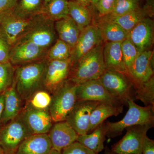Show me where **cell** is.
Returning a JSON list of instances; mask_svg holds the SVG:
<instances>
[{
  "label": "cell",
  "mask_w": 154,
  "mask_h": 154,
  "mask_svg": "<svg viewBox=\"0 0 154 154\" xmlns=\"http://www.w3.org/2000/svg\"><path fill=\"white\" fill-rule=\"evenodd\" d=\"M105 149V152H104V154H119L113 152H112L111 150H110V149L108 148L107 147H106V148Z\"/></svg>",
  "instance_id": "43"
},
{
  "label": "cell",
  "mask_w": 154,
  "mask_h": 154,
  "mask_svg": "<svg viewBox=\"0 0 154 154\" xmlns=\"http://www.w3.org/2000/svg\"><path fill=\"white\" fill-rule=\"evenodd\" d=\"M52 100V94L45 90L36 91L31 96L25 104L35 109L48 110Z\"/></svg>",
  "instance_id": "31"
},
{
  "label": "cell",
  "mask_w": 154,
  "mask_h": 154,
  "mask_svg": "<svg viewBox=\"0 0 154 154\" xmlns=\"http://www.w3.org/2000/svg\"><path fill=\"white\" fill-rule=\"evenodd\" d=\"M123 106H116L100 103L91 113L88 134L93 131L97 127L110 116H117L122 113Z\"/></svg>",
  "instance_id": "25"
},
{
  "label": "cell",
  "mask_w": 154,
  "mask_h": 154,
  "mask_svg": "<svg viewBox=\"0 0 154 154\" xmlns=\"http://www.w3.org/2000/svg\"><path fill=\"white\" fill-rule=\"evenodd\" d=\"M121 49L125 64L130 75L134 62L139 53L128 38L121 42Z\"/></svg>",
  "instance_id": "34"
},
{
  "label": "cell",
  "mask_w": 154,
  "mask_h": 154,
  "mask_svg": "<svg viewBox=\"0 0 154 154\" xmlns=\"http://www.w3.org/2000/svg\"><path fill=\"white\" fill-rule=\"evenodd\" d=\"M153 55L152 51H145L134 60L130 74L134 89L153 78Z\"/></svg>",
  "instance_id": "16"
},
{
  "label": "cell",
  "mask_w": 154,
  "mask_h": 154,
  "mask_svg": "<svg viewBox=\"0 0 154 154\" xmlns=\"http://www.w3.org/2000/svg\"><path fill=\"white\" fill-rule=\"evenodd\" d=\"M142 154H154V140L147 135L144 140Z\"/></svg>",
  "instance_id": "39"
},
{
  "label": "cell",
  "mask_w": 154,
  "mask_h": 154,
  "mask_svg": "<svg viewBox=\"0 0 154 154\" xmlns=\"http://www.w3.org/2000/svg\"><path fill=\"white\" fill-rule=\"evenodd\" d=\"M107 128L106 122L100 124L90 133L79 135L77 141L90 149L96 154L105 149Z\"/></svg>",
  "instance_id": "23"
},
{
  "label": "cell",
  "mask_w": 154,
  "mask_h": 154,
  "mask_svg": "<svg viewBox=\"0 0 154 154\" xmlns=\"http://www.w3.org/2000/svg\"><path fill=\"white\" fill-rule=\"evenodd\" d=\"M49 154H61V152L52 149Z\"/></svg>",
  "instance_id": "44"
},
{
  "label": "cell",
  "mask_w": 154,
  "mask_h": 154,
  "mask_svg": "<svg viewBox=\"0 0 154 154\" xmlns=\"http://www.w3.org/2000/svg\"><path fill=\"white\" fill-rule=\"evenodd\" d=\"M12 10L0 14V27L12 47L28 30L33 17L29 19L21 18Z\"/></svg>",
  "instance_id": "15"
},
{
  "label": "cell",
  "mask_w": 154,
  "mask_h": 154,
  "mask_svg": "<svg viewBox=\"0 0 154 154\" xmlns=\"http://www.w3.org/2000/svg\"><path fill=\"white\" fill-rule=\"evenodd\" d=\"M47 62L43 60L15 66L12 86L24 102L36 91L44 89Z\"/></svg>",
  "instance_id": "1"
},
{
  "label": "cell",
  "mask_w": 154,
  "mask_h": 154,
  "mask_svg": "<svg viewBox=\"0 0 154 154\" xmlns=\"http://www.w3.org/2000/svg\"><path fill=\"white\" fill-rule=\"evenodd\" d=\"M136 99L143 102L145 106L154 107V78L137 87L134 89Z\"/></svg>",
  "instance_id": "32"
},
{
  "label": "cell",
  "mask_w": 154,
  "mask_h": 154,
  "mask_svg": "<svg viewBox=\"0 0 154 154\" xmlns=\"http://www.w3.org/2000/svg\"><path fill=\"white\" fill-rule=\"evenodd\" d=\"M61 152V154H96L77 141L64 149Z\"/></svg>",
  "instance_id": "37"
},
{
  "label": "cell",
  "mask_w": 154,
  "mask_h": 154,
  "mask_svg": "<svg viewBox=\"0 0 154 154\" xmlns=\"http://www.w3.org/2000/svg\"><path fill=\"white\" fill-rule=\"evenodd\" d=\"M50 1L51 0H44L45 4H46V3L48 2H50Z\"/></svg>",
  "instance_id": "47"
},
{
  "label": "cell",
  "mask_w": 154,
  "mask_h": 154,
  "mask_svg": "<svg viewBox=\"0 0 154 154\" xmlns=\"http://www.w3.org/2000/svg\"><path fill=\"white\" fill-rule=\"evenodd\" d=\"M48 50L29 42H18L11 47L9 62L16 66L45 60Z\"/></svg>",
  "instance_id": "12"
},
{
  "label": "cell",
  "mask_w": 154,
  "mask_h": 154,
  "mask_svg": "<svg viewBox=\"0 0 154 154\" xmlns=\"http://www.w3.org/2000/svg\"><path fill=\"white\" fill-rule=\"evenodd\" d=\"M152 3L153 2L152 1H149L143 8H139L135 11L124 15L114 16L108 14L99 17V19L115 23L128 33L143 19L152 16L154 12Z\"/></svg>",
  "instance_id": "17"
},
{
  "label": "cell",
  "mask_w": 154,
  "mask_h": 154,
  "mask_svg": "<svg viewBox=\"0 0 154 154\" xmlns=\"http://www.w3.org/2000/svg\"><path fill=\"white\" fill-rule=\"evenodd\" d=\"M77 86L67 80L52 94L48 111L54 123L66 120L77 101Z\"/></svg>",
  "instance_id": "5"
},
{
  "label": "cell",
  "mask_w": 154,
  "mask_h": 154,
  "mask_svg": "<svg viewBox=\"0 0 154 154\" xmlns=\"http://www.w3.org/2000/svg\"><path fill=\"white\" fill-rule=\"evenodd\" d=\"M100 102L77 100L66 121L79 135L88 134L91 113Z\"/></svg>",
  "instance_id": "13"
},
{
  "label": "cell",
  "mask_w": 154,
  "mask_h": 154,
  "mask_svg": "<svg viewBox=\"0 0 154 154\" xmlns=\"http://www.w3.org/2000/svg\"><path fill=\"white\" fill-rule=\"evenodd\" d=\"M76 97L77 100L96 101L113 106H123L107 91L99 79L78 85Z\"/></svg>",
  "instance_id": "11"
},
{
  "label": "cell",
  "mask_w": 154,
  "mask_h": 154,
  "mask_svg": "<svg viewBox=\"0 0 154 154\" xmlns=\"http://www.w3.org/2000/svg\"><path fill=\"white\" fill-rule=\"evenodd\" d=\"M116 0H99L95 8L99 13V17H103L111 14Z\"/></svg>",
  "instance_id": "38"
},
{
  "label": "cell",
  "mask_w": 154,
  "mask_h": 154,
  "mask_svg": "<svg viewBox=\"0 0 154 154\" xmlns=\"http://www.w3.org/2000/svg\"><path fill=\"white\" fill-rule=\"evenodd\" d=\"M154 125H136L126 128V134L111 146L110 150L119 154H142L144 140Z\"/></svg>",
  "instance_id": "8"
},
{
  "label": "cell",
  "mask_w": 154,
  "mask_h": 154,
  "mask_svg": "<svg viewBox=\"0 0 154 154\" xmlns=\"http://www.w3.org/2000/svg\"><path fill=\"white\" fill-rule=\"evenodd\" d=\"M52 149L48 134H31L22 142L15 154H49Z\"/></svg>",
  "instance_id": "21"
},
{
  "label": "cell",
  "mask_w": 154,
  "mask_h": 154,
  "mask_svg": "<svg viewBox=\"0 0 154 154\" xmlns=\"http://www.w3.org/2000/svg\"><path fill=\"white\" fill-rule=\"evenodd\" d=\"M72 64L68 60L47 61L44 89L52 94L66 82Z\"/></svg>",
  "instance_id": "14"
},
{
  "label": "cell",
  "mask_w": 154,
  "mask_h": 154,
  "mask_svg": "<svg viewBox=\"0 0 154 154\" xmlns=\"http://www.w3.org/2000/svg\"><path fill=\"white\" fill-rule=\"evenodd\" d=\"M31 134L19 115L0 127V144L5 154H15L22 142Z\"/></svg>",
  "instance_id": "7"
},
{
  "label": "cell",
  "mask_w": 154,
  "mask_h": 154,
  "mask_svg": "<svg viewBox=\"0 0 154 154\" xmlns=\"http://www.w3.org/2000/svg\"><path fill=\"white\" fill-rule=\"evenodd\" d=\"M128 109L124 117L116 122L106 121L107 131L106 137L114 138L121 135L126 128L136 125H154V107H142L134 101L128 102Z\"/></svg>",
  "instance_id": "3"
},
{
  "label": "cell",
  "mask_w": 154,
  "mask_h": 154,
  "mask_svg": "<svg viewBox=\"0 0 154 154\" xmlns=\"http://www.w3.org/2000/svg\"><path fill=\"white\" fill-rule=\"evenodd\" d=\"M103 55L106 70L118 72L131 78L123 60L121 42H105Z\"/></svg>",
  "instance_id": "20"
},
{
  "label": "cell",
  "mask_w": 154,
  "mask_h": 154,
  "mask_svg": "<svg viewBox=\"0 0 154 154\" xmlns=\"http://www.w3.org/2000/svg\"><path fill=\"white\" fill-rule=\"evenodd\" d=\"M40 14L54 22L68 17V0H51L44 4Z\"/></svg>",
  "instance_id": "28"
},
{
  "label": "cell",
  "mask_w": 154,
  "mask_h": 154,
  "mask_svg": "<svg viewBox=\"0 0 154 154\" xmlns=\"http://www.w3.org/2000/svg\"><path fill=\"white\" fill-rule=\"evenodd\" d=\"M110 94L123 105L134 101V89L129 77L115 71L106 70L99 79Z\"/></svg>",
  "instance_id": "6"
},
{
  "label": "cell",
  "mask_w": 154,
  "mask_h": 154,
  "mask_svg": "<svg viewBox=\"0 0 154 154\" xmlns=\"http://www.w3.org/2000/svg\"><path fill=\"white\" fill-rule=\"evenodd\" d=\"M104 43L100 31L95 24L84 28L80 32L76 43L72 48L69 58L72 65L83 56Z\"/></svg>",
  "instance_id": "10"
},
{
  "label": "cell",
  "mask_w": 154,
  "mask_h": 154,
  "mask_svg": "<svg viewBox=\"0 0 154 154\" xmlns=\"http://www.w3.org/2000/svg\"><path fill=\"white\" fill-rule=\"evenodd\" d=\"M0 154H5L1 144H0Z\"/></svg>",
  "instance_id": "46"
},
{
  "label": "cell",
  "mask_w": 154,
  "mask_h": 154,
  "mask_svg": "<svg viewBox=\"0 0 154 154\" xmlns=\"http://www.w3.org/2000/svg\"><path fill=\"white\" fill-rule=\"evenodd\" d=\"M11 47L2 29L0 27V63L9 62Z\"/></svg>",
  "instance_id": "36"
},
{
  "label": "cell",
  "mask_w": 154,
  "mask_h": 154,
  "mask_svg": "<svg viewBox=\"0 0 154 154\" xmlns=\"http://www.w3.org/2000/svg\"><path fill=\"white\" fill-rule=\"evenodd\" d=\"M90 1H91V5L94 6V7H95L96 3H97V2H98L99 0H90Z\"/></svg>",
  "instance_id": "45"
},
{
  "label": "cell",
  "mask_w": 154,
  "mask_h": 154,
  "mask_svg": "<svg viewBox=\"0 0 154 154\" xmlns=\"http://www.w3.org/2000/svg\"><path fill=\"white\" fill-rule=\"evenodd\" d=\"M58 38L67 43L71 48L74 47L80 35V30L69 17L54 22Z\"/></svg>",
  "instance_id": "24"
},
{
  "label": "cell",
  "mask_w": 154,
  "mask_h": 154,
  "mask_svg": "<svg viewBox=\"0 0 154 154\" xmlns=\"http://www.w3.org/2000/svg\"><path fill=\"white\" fill-rule=\"evenodd\" d=\"M4 108L2 117V126L17 117L21 112L24 102L14 86L4 93Z\"/></svg>",
  "instance_id": "22"
},
{
  "label": "cell",
  "mask_w": 154,
  "mask_h": 154,
  "mask_svg": "<svg viewBox=\"0 0 154 154\" xmlns=\"http://www.w3.org/2000/svg\"><path fill=\"white\" fill-rule=\"evenodd\" d=\"M4 93L0 95V127L2 126V117L4 111Z\"/></svg>",
  "instance_id": "41"
},
{
  "label": "cell",
  "mask_w": 154,
  "mask_h": 154,
  "mask_svg": "<svg viewBox=\"0 0 154 154\" xmlns=\"http://www.w3.org/2000/svg\"><path fill=\"white\" fill-rule=\"evenodd\" d=\"M72 48L68 45L58 38L48 50L45 60L47 61L68 60Z\"/></svg>",
  "instance_id": "30"
},
{
  "label": "cell",
  "mask_w": 154,
  "mask_h": 154,
  "mask_svg": "<svg viewBox=\"0 0 154 154\" xmlns=\"http://www.w3.org/2000/svg\"><path fill=\"white\" fill-rule=\"evenodd\" d=\"M69 16L75 22L80 31L91 25L92 16L88 6L73 1H68Z\"/></svg>",
  "instance_id": "27"
},
{
  "label": "cell",
  "mask_w": 154,
  "mask_h": 154,
  "mask_svg": "<svg viewBox=\"0 0 154 154\" xmlns=\"http://www.w3.org/2000/svg\"><path fill=\"white\" fill-rule=\"evenodd\" d=\"M95 24L100 31L104 43L122 42L128 38V33L115 23L99 19Z\"/></svg>",
  "instance_id": "26"
},
{
  "label": "cell",
  "mask_w": 154,
  "mask_h": 154,
  "mask_svg": "<svg viewBox=\"0 0 154 154\" xmlns=\"http://www.w3.org/2000/svg\"><path fill=\"white\" fill-rule=\"evenodd\" d=\"M82 4L84 5L89 6L91 5V2L90 0H73Z\"/></svg>",
  "instance_id": "42"
},
{
  "label": "cell",
  "mask_w": 154,
  "mask_h": 154,
  "mask_svg": "<svg viewBox=\"0 0 154 154\" xmlns=\"http://www.w3.org/2000/svg\"><path fill=\"white\" fill-rule=\"evenodd\" d=\"M44 4V0H18L12 11L18 17L31 19L40 14Z\"/></svg>",
  "instance_id": "29"
},
{
  "label": "cell",
  "mask_w": 154,
  "mask_h": 154,
  "mask_svg": "<svg viewBox=\"0 0 154 154\" xmlns=\"http://www.w3.org/2000/svg\"><path fill=\"white\" fill-rule=\"evenodd\" d=\"M57 36L54 22L40 14L33 17L28 30L16 43L29 42L48 49L56 41Z\"/></svg>",
  "instance_id": "4"
},
{
  "label": "cell",
  "mask_w": 154,
  "mask_h": 154,
  "mask_svg": "<svg viewBox=\"0 0 154 154\" xmlns=\"http://www.w3.org/2000/svg\"><path fill=\"white\" fill-rule=\"evenodd\" d=\"M19 116L32 134H48L54 123L48 110H38L25 104Z\"/></svg>",
  "instance_id": "9"
},
{
  "label": "cell",
  "mask_w": 154,
  "mask_h": 154,
  "mask_svg": "<svg viewBox=\"0 0 154 154\" xmlns=\"http://www.w3.org/2000/svg\"><path fill=\"white\" fill-rule=\"evenodd\" d=\"M154 22L149 17L145 18L128 33V38L139 53L149 50L153 44Z\"/></svg>",
  "instance_id": "18"
},
{
  "label": "cell",
  "mask_w": 154,
  "mask_h": 154,
  "mask_svg": "<svg viewBox=\"0 0 154 154\" xmlns=\"http://www.w3.org/2000/svg\"><path fill=\"white\" fill-rule=\"evenodd\" d=\"M18 0H0V14L14 9Z\"/></svg>",
  "instance_id": "40"
},
{
  "label": "cell",
  "mask_w": 154,
  "mask_h": 154,
  "mask_svg": "<svg viewBox=\"0 0 154 154\" xmlns=\"http://www.w3.org/2000/svg\"><path fill=\"white\" fill-rule=\"evenodd\" d=\"M104 44L95 48L73 64L68 80L78 85L99 79L106 70L103 55Z\"/></svg>",
  "instance_id": "2"
},
{
  "label": "cell",
  "mask_w": 154,
  "mask_h": 154,
  "mask_svg": "<svg viewBox=\"0 0 154 154\" xmlns=\"http://www.w3.org/2000/svg\"><path fill=\"white\" fill-rule=\"evenodd\" d=\"M15 69L10 62L0 63V95L13 85Z\"/></svg>",
  "instance_id": "33"
},
{
  "label": "cell",
  "mask_w": 154,
  "mask_h": 154,
  "mask_svg": "<svg viewBox=\"0 0 154 154\" xmlns=\"http://www.w3.org/2000/svg\"><path fill=\"white\" fill-rule=\"evenodd\" d=\"M140 0H116L111 15L121 16L137 10L140 7Z\"/></svg>",
  "instance_id": "35"
},
{
  "label": "cell",
  "mask_w": 154,
  "mask_h": 154,
  "mask_svg": "<svg viewBox=\"0 0 154 154\" xmlns=\"http://www.w3.org/2000/svg\"><path fill=\"white\" fill-rule=\"evenodd\" d=\"M48 135L53 149L59 152L76 142L79 136L66 120L54 123Z\"/></svg>",
  "instance_id": "19"
}]
</instances>
